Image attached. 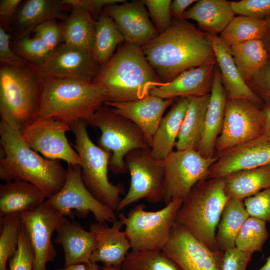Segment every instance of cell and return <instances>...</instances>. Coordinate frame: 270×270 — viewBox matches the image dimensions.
<instances>
[{"instance_id":"6da1fadb","label":"cell","mask_w":270,"mask_h":270,"mask_svg":"<svg viewBox=\"0 0 270 270\" xmlns=\"http://www.w3.org/2000/svg\"><path fill=\"white\" fill-rule=\"evenodd\" d=\"M141 48L162 82L192 68L216 64L210 34L183 18H172L166 31Z\"/></svg>"},{"instance_id":"7a4b0ae2","label":"cell","mask_w":270,"mask_h":270,"mask_svg":"<svg viewBox=\"0 0 270 270\" xmlns=\"http://www.w3.org/2000/svg\"><path fill=\"white\" fill-rule=\"evenodd\" d=\"M0 178L32 184L47 198L64 186L67 171L60 160L47 158L32 149L22 138L20 130L0 122Z\"/></svg>"},{"instance_id":"3957f363","label":"cell","mask_w":270,"mask_h":270,"mask_svg":"<svg viewBox=\"0 0 270 270\" xmlns=\"http://www.w3.org/2000/svg\"><path fill=\"white\" fill-rule=\"evenodd\" d=\"M92 81L104 88L106 102H110L144 98L153 88L162 83L146 59L141 46L126 42L100 67Z\"/></svg>"},{"instance_id":"277c9868","label":"cell","mask_w":270,"mask_h":270,"mask_svg":"<svg viewBox=\"0 0 270 270\" xmlns=\"http://www.w3.org/2000/svg\"><path fill=\"white\" fill-rule=\"evenodd\" d=\"M106 101L104 88L92 81L44 78L36 118H54L70 126L86 122Z\"/></svg>"},{"instance_id":"5b68a950","label":"cell","mask_w":270,"mask_h":270,"mask_svg":"<svg viewBox=\"0 0 270 270\" xmlns=\"http://www.w3.org/2000/svg\"><path fill=\"white\" fill-rule=\"evenodd\" d=\"M44 86V78L30 64L0 65L1 120L20 130L36 117Z\"/></svg>"},{"instance_id":"8992f818","label":"cell","mask_w":270,"mask_h":270,"mask_svg":"<svg viewBox=\"0 0 270 270\" xmlns=\"http://www.w3.org/2000/svg\"><path fill=\"white\" fill-rule=\"evenodd\" d=\"M229 198L222 178L200 181L183 200L176 220L209 248L220 251L216 245V234Z\"/></svg>"},{"instance_id":"52a82bcc","label":"cell","mask_w":270,"mask_h":270,"mask_svg":"<svg viewBox=\"0 0 270 270\" xmlns=\"http://www.w3.org/2000/svg\"><path fill=\"white\" fill-rule=\"evenodd\" d=\"M88 125L101 132L97 146L111 153L108 170L114 174H123L128 170L125 156L136 149H151L152 142L142 130L128 118L103 104L86 121Z\"/></svg>"},{"instance_id":"ba28073f","label":"cell","mask_w":270,"mask_h":270,"mask_svg":"<svg viewBox=\"0 0 270 270\" xmlns=\"http://www.w3.org/2000/svg\"><path fill=\"white\" fill-rule=\"evenodd\" d=\"M87 125L85 120H79L70 126L76 137L74 147L80 157L83 182L96 199L116 212L120 196L124 194V186L110 182L108 170L112 154L92 141Z\"/></svg>"},{"instance_id":"9c48e42d","label":"cell","mask_w":270,"mask_h":270,"mask_svg":"<svg viewBox=\"0 0 270 270\" xmlns=\"http://www.w3.org/2000/svg\"><path fill=\"white\" fill-rule=\"evenodd\" d=\"M182 201V199L172 200L157 211L146 210L144 205L138 204L126 216L120 212L118 219L125 226L124 232L132 250H162Z\"/></svg>"},{"instance_id":"30bf717a","label":"cell","mask_w":270,"mask_h":270,"mask_svg":"<svg viewBox=\"0 0 270 270\" xmlns=\"http://www.w3.org/2000/svg\"><path fill=\"white\" fill-rule=\"evenodd\" d=\"M124 160L130 173V186L128 192L121 199L116 212L142 199L154 204L164 200V160L156 159L151 149L134 150L126 156Z\"/></svg>"},{"instance_id":"8fae6325","label":"cell","mask_w":270,"mask_h":270,"mask_svg":"<svg viewBox=\"0 0 270 270\" xmlns=\"http://www.w3.org/2000/svg\"><path fill=\"white\" fill-rule=\"evenodd\" d=\"M66 182L62 189L46 202L64 216L86 217L91 212L96 222H113L118 220L115 211L102 204L84 184L80 165H68Z\"/></svg>"},{"instance_id":"7c38bea8","label":"cell","mask_w":270,"mask_h":270,"mask_svg":"<svg viewBox=\"0 0 270 270\" xmlns=\"http://www.w3.org/2000/svg\"><path fill=\"white\" fill-rule=\"evenodd\" d=\"M216 158H205L194 149L174 150L164 160V202L184 200L198 182L208 179Z\"/></svg>"},{"instance_id":"4fadbf2b","label":"cell","mask_w":270,"mask_h":270,"mask_svg":"<svg viewBox=\"0 0 270 270\" xmlns=\"http://www.w3.org/2000/svg\"><path fill=\"white\" fill-rule=\"evenodd\" d=\"M69 124L56 118H36L20 130L22 138L46 158L63 160L68 165L80 164L79 156L70 145L66 132Z\"/></svg>"},{"instance_id":"5bb4252c","label":"cell","mask_w":270,"mask_h":270,"mask_svg":"<svg viewBox=\"0 0 270 270\" xmlns=\"http://www.w3.org/2000/svg\"><path fill=\"white\" fill-rule=\"evenodd\" d=\"M261 108L246 99L228 100L222 130L215 144L218 153L263 134Z\"/></svg>"},{"instance_id":"9a60e30c","label":"cell","mask_w":270,"mask_h":270,"mask_svg":"<svg viewBox=\"0 0 270 270\" xmlns=\"http://www.w3.org/2000/svg\"><path fill=\"white\" fill-rule=\"evenodd\" d=\"M34 252L33 270H47L57 252L52 240L53 232L68 219L46 201L34 210L20 213Z\"/></svg>"},{"instance_id":"2e32d148","label":"cell","mask_w":270,"mask_h":270,"mask_svg":"<svg viewBox=\"0 0 270 270\" xmlns=\"http://www.w3.org/2000/svg\"><path fill=\"white\" fill-rule=\"evenodd\" d=\"M162 251L182 270H222L224 252L212 250L176 220Z\"/></svg>"},{"instance_id":"e0dca14e","label":"cell","mask_w":270,"mask_h":270,"mask_svg":"<svg viewBox=\"0 0 270 270\" xmlns=\"http://www.w3.org/2000/svg\"><path fill=\"white\" fill-rule=\"evenodd\" d=\"M34 66L44 78L90 81L100 68L91 53L64 42L52 51L42 64Z\"/></svg>"},{"instance_id":"ac0fdd59","label":"cell","mask_w":270,"mask_h":270,"mask_svg":"<svg viewBox=\"0 0 270 270\" xmlns=\"http://www.w3.org/2000/svg\"><path fill=\"white\" fill-rule=\"evenodd\" d=\"M208 178H222L232 172L270 164V137L264 134L218 153Z\"/></svg>"},{"instance_id":"d6986e66","label":"cell","mask_w":270,"mask_h":270,"mask_svg":"<svg viewBox=\"0 0 270 270\" xmlns=\"http://www.w3.org/2000/svg\"><path fill=\"white\" fill-rule=\"evenodd\" d=\"M104 10L114 21L126 42L142 46L159 34L143 0L110 4Z\"/></svg>"},{"instance_id":"ffe728a7","label":"cell","mask_w":270,"mask_h":270,"mask_svg":"<svg viewBox=\"0 0 270 270\" xmlns=\"http://www.w3.org/2000/svg\"><path fill=\"white\" fill-rule=\"evenodd\" d=\"M71 10L62 0H26L19 6L11 23L12 40L32 34L37 26L50 20L64 22Z\"/></svg>"},{"instance_id":"44dd1931","label":"cell","mask_w":270,"mask_h":270,"mask_svg":"<svg viewBox=\"0 0 270 270\" xmlns=\"http://www.w3.org/2000/svg\"><path fill=\"white\" fill-rule=\"evenodd\" d=\"M123 226L119 219L113 222L111 227L107 223L96 222L90 224L89 231L96 240L91 261L102 262L105 267L121 268L131 248L124 232L120 230Z\"/></svg>"},{"instance_id":"7402d4cb","label":"cell","mask_w":270,"mask_h":270,"mask_svg":"<svg viewBox=\"0 0 270 270\" xmlns=\"http://www.w3.org/2000/svg\"><path fill=\"white\" fill-rule=\"evenodd\" d=\"M175 98L163 99L149 94L144 98L126 102H105L118 114L132 121L152 142L163 114Z\"/></svg>"},{"instance_id":"603a6c76","label":"cell","mask_w":270,"mask_h":270,"mask_svg":"<svg viewBox=\"0 0 270 270\" xmlns=\"http://www.w3.org/2000/svg\"><path fill=\"white\" fill-rule=\"evenodd\" d=\"M216 64H207L186 70L171 80L150 91L163 99L198 96L210 93Z\"/></svg>"},{"instance_id":"cb8c5ba5","label":"cell","mask_w":270,"mask_h":270,"mask_svg":"<svg viewBox=\"0 0 270 270\" xmlns=\"http://www.w3.org/2000/svg\"><path fill=\"white\" fill-rule=\"evenodd\" d=\"M210 38L228 100L246 99L262 108V102L240 74L232 55L230 46L218 34H210Z\"/></svg>"},{"instance_id":"d4e9b609","label":"cell","mask_w":270,"mask_h":270,"mask_svg":"<svg viewBox=\"0 0 270 270\" xmlns=\"http://www.w3.org/2000/svg\"><path fill=\"white\" fill-rule=\"evenodd\" d=\"M228 98L216 64L204 129L196 150L205 158L214 157L216 140L222 130Z\"/></svg>"},{"instance_id":"484cf974","label":"cell","mask_w":270,"mask_h":270,"mask_svg":"<svg viewBox=\"0 0 270 270\" xmlns=\"http://www.w3.org/2000/svg\"><path fill=\"white\" fill-rule=\"evenodd\" d=\"M54 242L60 244L64 254V266L86 264L90 260L96 246L92 234L76 222L68 220L56 230Z\"/></svg>"},{"instance_id":"4316f807","label":"cell","mask_w":270,"mask_h":270,"mask_svg":"<svg viewBox=\"0 0 270 270\" xmlns=\"http://www.w3.org/2000/svg\"><path fill=\"white\" fill-rule=\"evenodd\" d=\"M46 199L45 194L30 182L20 180L6 182L0 185V218L34 210Z\"/></svg>"},{"instance_id":"83f0119b","label":"cell","mask_w":270,"mask_h":270,"mask_svg":"<svg viewBox=\"0 0 270 270\" xmlns=\"http://www.w3.org/2000/svg\"><path fill=\"white\" fill-rule=\"evenodd\" d=\"M230 2L226 0H198L184 13L182 18L196 22L201 30L210 34H221L234 18Z\"/></svg>"},{"instance_id":"f1b7e54d","label":"cell","mask_w":270,"mask_h":270,"mask_svg":"<svg viewBox=\"0 0 270 270\" xmlns=\"http://www.w3.org/2000/svg\"><path fill=\"white\" fill-rule=\"evenodd\" d=\"M188 104V98L180 97L162 117L152 138L151 152L156 160H164L176 146Z\"/></svg>"},{"instance_id":"f546056e","label":"cell","mask_w":270,"mask_h":270,"mask_svg":"<svg viewBox=\"0 0 270 270\" xmlns=\"http://www.w3.org/2000/svg\"><path fill=\"white\" fill-rule=\"evenodd\" d=\"M222 178L228 196L244 200L270 188V164L236 171Z\"/></svg>"},{"instance_id":"4dcf8cb0","label":"cell","mask_w":270,"mask_h":270,"mask_svg":"<svg viewBox=\"0 0 270 270\" xmlns=\"http://www.w3.org/2000/svg\"><path fill=\"white\" fill-rule=\"evenodd\" d=\"M210 93L188 98V109L176 144V150H196L204 124Z\"/></svg>"},{"instance_id":"1f68e13d","label":"cell","mask_w":270,"mask_h":270,"mask_svg":"<svg viewBox=\"0 0 270 270\" xmlns=\"http://www.w3.org/2000/svg\"><path fill=\"white\" fill-rule=\"evenodd\" d=\"M250 216L242 200L229 198L217 226L216 241L218 249L224 252L236 247L237 236Z\"/></svg>"},{"instance_id":"d6a6232c","label":"cell","mask_w":270,"mask_h":270,"mask_svg":"<svg viewBox=\"0 0 270 270\" xmlns=\"http://www.w3.org/2000/svg\"><path fill=\"white\" fill-rule=\"evenodd\" d=\"M63 22L64 42L92 54L96 20L88 11L70 8Z\"/></svg>"},{"instance_id":"836d02e7","label":"cell","mask_w":270,"mask_h":270,"mask_svg":"<svg viewBox=\"0 0 270 270\" xmlns=\"http://www.w3.org/2000/svg\"><path fill=\"white\" fill-rule=\"evenodd\" d=\"M124 38L112 18L104 10L96 21L92 56L100 66L113 56Z\"/></svg>"},{"instance_id":"e575fe53","label":"cell","mask_w":270,"mask_h":270,"mask_svg":"<svg viewBox=\"0 0 270 270\" xmlns=\"http://www.w3.org/2000/svg\"><path fill=\"white\" fill-rule=\"evenodd\" d=\"M230 49L240 74L246 84L268 60L263 40L235 44L230 46Z\"/></svg>"},{"instance_id":"d590c367","label":"cell","mask_w":270,"mask_h":270,"mask_svg":"<svg viewBox=\"0 0 270 270\" xmlns=\"http://www.w3.org/2000/svg\"><path fill=\"white\" fill-rule=\"evenodd\" d=\"M268 30L266 20L240 16H234L220 36L230 46L248 40H263Z\"/></svg>"},{"instance_id":"8d00e7d4","label":"cell","mask_w":270,"mask_h":270,"mask_svg":"<svg viewBox=\"0 0 270 270\" xmlns=\"http://www.w3.org/2000/svg\"><path fill=\"white\" fill-rule=\"evenodd\" d=\"M122 270H182L162 250H146L128 252Z\"/></svg>"},{"instance_id":"74e56055","label":"cell","mask_w":270,"mask_h":270,"mask_svg":"<svg viewBox=\"0 0 270 270\" xmlns=\"http://www.w3.org/2000/svg\"><path fill=\"white\" fill-rule=\"evenodd\" d=\"M0 219V270H8L6 264L17 250L22 224L20 213L10 214Z\"/></svg>"},{"instance_id":"f35d334b","label":"cell","mask_w":270,"mask_h":270,"mask_svg":"<svg viewBox=\"0 0 270 270\" xmlns=\"http://www.w3.org/2000/svg\"><path fill=\"white\" fill-rule=\"evenodd\" d=\"M268 236L266 222L249 216L237 236L236 247L243 252L252 254L261 252Z\"/></svg>"},{"instance_id":"ab89813d","label":"cell","mask_w":270,"mask_h":270,"mask_svg":"<svg viewBox=\"0 0 270 270\" xmlns=\"http://www.w3.org/2000/svg\"><path fill=\"white\" fill-rule=\"evenodd\" d=\"M11 46L18 56L35 66L42 64L52 52L42 41L30 34L12 40Z\"/></svg>"},{"instance_id":"60d3db41","label":"cell","mask_w":270,"mask_h":270,"mask_svg":"<svg viewBox=\"0 0 270 270\" xmlns=\"http://www.w3.org/2000/svg\"><path fill=\"white\" fill-rule=\"evenodd\" d=\"M34 252L28 234L22 225L17 250L8 260V270H33Z\"/></svg>"},{"instance_id":"b9f144b4","label":"cell","mask_w":270,"mask_h":270,"mask_svg":"<svg viewBox=\"0 0 270 270\" xmlns=\"http://www.w3.org/2000/svg\"><path fill=\"white\" fill-rule=\"evenodd\" d=\"M150 16L159 34L166 31L172 25L171 0H143Z\"/></svg>"},{"instance_id":"7bdbcfd3","label":"cell","mask_w":270,"mask_h":270,"mask_svg":"<svg viewBox=\"0 0 270 270\" xmlns=\"http://www.w3.org/2000/svg\"><path fill=\"white\" fill-rule=\"evenodd\" d=\"M34 37L42 41L51 50L64 42L63 22L50 20L36 27L32 30Z\"/></svg>"},{"instance_id":"ee69618b","label":"cell","mask_w":270,"mask_h":270,"mask_svg":"<svg viewBox=\"0 0 270 270\" xmlns=\"http://www.w3.org/2000/svg\"><path fill=\"white\" fill-rule=\"evenodd\" d=\"M243 202L250 216L270 224V188L244 199Z\"/></svg>"},{"instance_id":"f6af8a7d","label":"cell","mask_w":270,"mask_h":270,"mask_svg":"<svg viewBox=\"0 0 270 270\" xmlns=\"http://www.w3.org/2000/svg\"><path fill=\"white\" fill-rule=\"evenodd\" d=\"M230 4L235 14L260 20L270 16V0H242Z\"/></svg>"},{"instance_id":"bcb514c9","label":"cell","mask_w":270,"mask_h":270,"mask_svg":"<svg viewBox=\"0 0 270 270\" xmlns=\"http://www.w3.org/2000/svg\"><path fill=\"white\" fill-rule=\"evenodd\" d=\"M264 104H270V60L258 69L248 83Z\"/></svg>"},{"instance_id":"7dc6e473","label":"cell","mask_w":270,"mask_h":270,"mask_svg":"<svg viewBox=\"0 0 270 270\" xmlns=\"http://www.w3.org/2000/svg\"><path fill=\"white\" fill-rule=\"evenodd\" d=\"M11 34L0 26V64L22 66L28 64L18 56L11 46Z\"/></svg>"},{"instance_id":"c3c4849f","label":"cell","mask_w":270,"mask_h":270,"mask_svg":"<svg viewBox=\"0 0 270 270\" xmlns=\"http://www.w3.org/2000/svg\"><path fill=\"white\" fill-rule=\"evenodd\" d=\"M252 255L236 247L229 249L224 252L222 270H246Z\"/></svg>"},{"instance_id":"681fc988","label":"cell","mask_w":270,"mask_h":270,"mask_svg":"<svg viewBox=\"0 0 270 270\" xmlns=\"http://www.w3.org/2000/svg\"><path fill=\"white\" fill-rule=\"evenodd\" d=\"M70 8H79L89 12L97 20L104 8L108 5L122 3L126 0H62Z\"/></svg>"},{"instance_id":"f907efd6","label":"cell","mask_w":270,"mask_h":270,"mask_svg":"<svg viewBox=\"0 0 270 270\" xmlns=\"http://www.w3.org/2000/svg\"><path fill=\"white\" fill-rule=\"evenodd\" d=\"M22 0H0V26L10 34L12 20Z\"/></svg>"},{"instance_id":"816d5d0a","label":"cell","mask_w":270,"mask_h":270,"mask_svg":"<svg viewBox=\"0 0 270 270\" xmlns=\"http://www.w3.org/2000/svg\"><path fill=\"white\" fill-rule=\"evenodd\" d=\"M196 0H174L170 4V12L172 18H182L186 9Z\"/></svg>"},{"instance_id":"f5cc1de1","label":"cell","mask_w":270,"mask_h":270,"mask_svg":"<svg viewBox=\"0 0 270 270\" xmlns=\"http://www.w3.org/2000/svg\"><path fill=\"white\" fill-rule=\"evenodd\" d=\"M261 110L264 122L263 134L270 137V104H264Z\"/></svg>"},{"instance_id":"db71d44e","label":"cell","mask_w":270,"mask_h":270,"mask_svg":"<svg viewBox=\"0 0 270 270\" xmlns=\"http://www.w3.org/2000/svg\"><path fill=\"white\" fill-rule=\"evenodd\" d=\"M84 264H85L87 270H122L121 268L115 266L101 268L96 262L91 260Z\"/></svg>"},{"instance_id":"11a10c76","label":"cell","mask_w":270,"mask_h":270,"mask_svg":"<svg viewBox=\"0 0 270 270\" xmlns=\"http://www.w3.org/2000/svg\"><path fill=\"white\" fill-rule=\"evenodd\" d=\"M58 270H87L86 265L84 264L71 265L67 266H64V268Z\"/></svg>"},{"instance_id":"9f6ffc18","label":"cell","mask_w":270,"mask_h":270,"mask_svg":"<svg viewBox=\"0 0 270 270\" xmlns=\"http://www.w3.org/2000/svg\"><path fill=\"white\" fill-rule=\"evenodd\" d=\"M263 40L267 52L268 60H270V30H268Z\"/></svg>"},{"instance_id":"6f0895ef","label":"cell","mask_w":270,"mask_h":270,"mask_svg":"<svg viewBox=\"0 0 270 270\" xmlns=\"http://www.w3.org/2000/svg\"><path fill=\"white\" fill-rule=\"evenodd\" d=\"M258 270H270V256H269L265 264Z\"/></svg>"},{"instance_id":"680465c9","label":"cell","mask_w":270,"mask_h":270,"mask_svg":"<svg viewBox=\"0 0 270 270\" xmlns=\"http://www.w3.org/2000/svg\"><path fill=\"white\" fill-rule=\"evenodd\" d=\"M266 20L268 28L270 30V16L266 18Z\"/></svg>"}]
</instances>
